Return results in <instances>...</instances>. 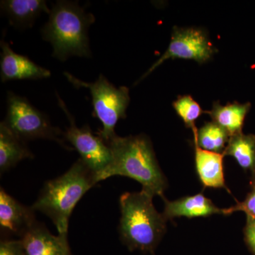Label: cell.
<instances>
[{"label":"cell","mask_w":255,"mask_h":255,"mask_svg":"<svg viewBox=\"0 0 255 255\" xmlns=\"http://www.w3.org/2000/svg\"><path fill=\"white\" fill-rule=\"evenodd\" d=\"M32 153L23 141L6 127L0 124V173L1 175L14 167L21 161L33 159Z\"/></svg>","instance_id":"9a60e30c"},{"label":"cell","mask_w":255,"mask_h":255,"mask_svg":"<svg viewBox=\"0 0 255 255\" xmlns=\"http://www.w3.org/2000/svg\"><path fill=\"white\" fill-rule=\"evenodd\" d=\"M162 199L164 202L162 215L167 221L182 216L191 219L194 217H209L214 214L231 215L229 209H219L214 205L212 201L203 194L185 196L173 201L167 200L165 198Z\"/></svg>","instance_id":"7c38bea8"},{"label":"cell","mask_w":255,"mask_h":255,"mask_svg":"<svg viewBox=\"0 0 255 255\" xmlns=\"http://www.w3.org/2000/svg\"><path fill=\"white\" fill-rule=\"evenodd\" d=\"M0 255H27L22 241L19 240L4 239L0 243Z\"/></svg>","instance_id":"44dd1931"},{"label":"cell","mask_w":255,"mask_h":255,"mask_svg":"<svg viewBox=\"0 0 255 255\" xmlns=\"http://www.w3.org/2000/svg\"><path fill=\"white\" fill-rule=\"evenodd\" d=\"M0 77L2 82L18 80H42L49 78L48 69L37 65L28 57L18 54L9 45L1 40Z\"/></svg>","instance_id":"30bf717a"},{"label":"cell","mask_w":255,"mask_h":255,"mask_svg":"<svg viewBox=\"0 0 255 255\" xmlns=\"http://www.w3.org/2000/svg\"><path fill=\"white\" fill-rule=\"evenodd\" d=\"M223 155L234 157L242 168L251 174V184L255 183V135L243 132L230 137Z\"/></svg>","instance_id":"e0dca14e"},{"label":"cell","mask_w":255,"mask_h":255,"mask_svg":"<svg viewBox=\"0 0 255 255\" xmlns=\"http://www.w3.org/2000/svg\"><path fill=\"white\" fill-rule=\"evenodd\" d=\"M228 209L231 214L242 211L246 213L247 218H255V183L252 184V190L243 202H238L236 206Z\"/></svg>","instance_id":"ffe728a7"},{"label":"cell","mask_w":255,"mask_h":255,"mask_svg":"<svg viewBox=\"0 0 255 255\" xmlns=\"http://www.w3.org/2000/svg\"><path fill=\"white\" fill-rule=\"evenodd\" d=\"M27 255H66L68 236H55L43 223L36 221L21 238Z\"/></svg>","instance_id":"8fae6325"},{"label":"cell","mask_w":255,"mask_h":255,"mask_svg":"<svg viewBox=\"0 0 255 255\" xmlns=\"http://www.w3.org/2000/svg\"><path fill=\"white\" fill-rule=\"evenodd\" d=\"M154 196L144 191L121 196L119 232L129 251L154 254L167 230V220L152 203Z\"/></svg>","instance_id":"277c9868"},{"label":"cell","mask_w":255,"mask_h":255,"mask_svg":"<svg viewBox=\"0 0 255 255\" xmlns=\"http://www.w3.org/2000/svg\"><path fill=\"white\" fill-rule=\"evenodd\" d=\"M56 95L58 105L69 121V127L63 133L64 139L71 144L73 149L80 155V159L95 174L97 182L99 176L112 162V155L110 146L99 135H94L90 126L87 124L79 128L63 101L59 95Z\"/></svg>","instance_id":"52a82bcc"},{"label":"cell","mask_w":255,"mask_h":255,"mask_svg":"<svg viewBox=\"0 0 255 255\" xmlns=\"http://www.w3.org/2000/svg\"><path fill=\"white\" fill-rule=\"evenodd\" d=\"M96 184L95 174L78 159L63 175L45 183L31 208L51 220L58 236H68L69 220L74 209Z\"/></svg>","instance_id":"7a4b0ae2"},{"label":"cell","mask_w":255,"mask_h":255,"mask_svg":"<svg viewBox=\"0 0 255 255\" xmlns=\"http://www.w3.org/2000/svg\"><path fill=\"white\" fill-rule=\"evenodd\" d=\"M34 211L21 204L9 195L2 187L0 189V229L1 234L16 236L21 239L36 222Z\"/></svg>","instance_id":"9c48e42d"},{"label":"cell","mask_w":255,"mask_h":255,"mask_svg":"<svg viewBox=\"0 0 255 255\" xmlns=\"http://www.w3.org/2000/svg\"><path fill=\"white\" fill-rule=\"evenodd\" d=\"M107 145L112 151V162L99 176L97 182L113 176H124L140 183L142 190L147 194L164 199V192L167 187V179L159 167L152 142L147 135H117Z\"/></svg>","instance_id":"6da1fadb"},{"label":"cell","mask_w":255,"mask_h":255,"mask_svg":"<svg viewBox=\"0 0 255 255\" xmlns=\"http://www.w3.org/2000/svg\"><path fill=\"white\" fill-rule=\"evenodd\" d=\"M173 107L186 127L192 129V130L196 128L195 122L204 112L199 103L191 96H179L174 102Z\"/></svg>","instance_id":"d6986e66"},{"label":"cell","mask_w":255,"mask_h":255,"mask_svg":"<svg viewBox=\"0 0 255 255\" xmlns=\"http://www.w3.org/2000/svg\"><path fill=\"white\" fill-rule=\"evenodd\" d=\"M95 17L78 2L57 1L42 28V38L53 47V56L60 61L70 57L91 58L89 28Z\"/></svg>","instance_id":"3957f363"},{"label":"cell","mask_w":255,"mask_h":255,"mask_svg":"<svg viewBox=\"0 0 255 255\" xmlns=\"http://www.w3.org/2000/svg\"><path fill=\"white\" fill-rule=\"evenodd\" d=\"M6 102L7 110L3 122L18 138L24 142L36 139L53 140L67 150H74L65 144L63 130L53 127L48 117L26 98L8 92Z\"/></svg>","instance_id":"8992f818"},{"label":"cell","mask_w":255,"mask_h":255,"mask_svg":"<svg viewBox=\"0 0 255 255\" xmlns=\"http://www.w3.org/2000/svg\"><path fill=\"white\" fill-rule=\"evenodd\" d=\"M64 75L76 88L88 89L92 97L93 117L102 122V128L97 132L108 143L117 136L115 127L120 119L127 117V110L130 102L129 89L127 87H116L105 75L100 74L95 82L82 81L71 74Z\"/></svg>","instance_id":"5b68a950"},{"label":"cell","mask_w":255,"mask_h":255,"mask_svg":"<svg viewBox=\"0 0 255 255\" xmlns=\"http://www.w3.org/2000/svg\"><path fill=\"white\" fill-rule=\"evenodd\" d=\"M66 255H73L71 254V252H70V250L68 252V253H67Z\"/></svg>","instance_id":"603a6c76"},{"label":"cell","mask_w":255,"mask_h":255,"mask_svg":"<svg viewBox=\"0 0 255 255\" xmlns=\"http://www.w3.org/2000/svg\"><path fill=\"white\" fill-rule=\"evenodd\" d=\"M216 51L206 32L201 28L175 26L167 50L137 80L136 84L147 78L166 60L179 58L204 63L211 59Z\"/></svg>","instance_id":"ba28073f"},{"label":"cell","mask_w":255,"mask_h":255,"mask_svg":"<svg viewBox=\"0 0 255 255\" xmlns=\"http://www.w3.org/2000/svg\"><path fill=\"white\" fill-rule=\"evenodd\" d=\"M194 142L203 150L223 153L229 141V133L214 122H208L199 129L192 130Z\"/></svg>","instance_id":"ac0fdd59"},{"label":"cell","mask_w":255,"mask_h":255,"mask_svg":"<svg viewBox=\"0 0 255 255\" xmlns=\"http://www.w3.org/2000/svg\"><path fill=\"white\" fill-rule=\"evenodd\" d=\"M0 7L10 24L18 28L31 27L42 13L50 12L45 0H4Z\"/></svg>","instance_id":"4fadbf2b"},{"label":"cell","mask_w":255,"mask_h":255,"mask_svg":"<svg viewBox=\"0 0 255 255\" xmlns=\"http://www.w3.org/2000/svg\"><path fill=\"white\" fill-rule=\"evenodd\" d=\"M195 145L196 172L205 187L223 188L228 190L225 182L223 153L203 150Z\"/></svg>","instance_id":"5bb4252c"},{"label":"cell","mask_w":255,"mask_h":255,"mask_svg":"<svg viewBox=\"0 0 255 255\" xmlns=\"http://www.w3.org/2000/svg\"><path fill=\"white\" fill-rule=\"evenodd\" d=\"M251 108L249 102L241 104L235 102L222 105L217 102H215L211 110L204 112L209 114L212 122L224 128L230 136H233L243 132L245 119Z\"/></svg>","instance_id":"2e32d148"},{"label":"cell","mask_w":255,"mask_h":255,"mask_svg":"<svg viewBox=\"0 0 255 255\" xmlns=\"http://www.w3.org/2000/svg\"><path fill=\"white\" fill-rule=\"evenodd\" d=\"M245 241L252 254L255 255V218H247L244 229Z\"/></svg>","instance_id":"7402d4cb"}]
</instances>
